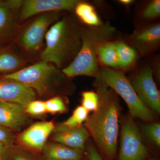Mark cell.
<instances>
[{"mask_svg": "<svg viewBox=\"0 0 160 160\" xmlns=\"http://www.w3.org/2000/svg\"><path fill=\"white\" fill-rule=\"evenodd\" d=\"M94 84L99 99L98 106L89 115L83 126L103 159L115 160L122 111L119 98L111 88L100 83Z\"/></svg>", "mask_w": 160, "mask_h": 160, "instance_id": "cell-1", "label": "cell"}, {"mask_svg": "<svg viewBox=\"0 0 160 160\" xmlns=\"http://www.w3.org/2000/svg\"><path fill=\"white\" fill-rule=\"evenodd\" d=\"M83 26L76 16L62 17L46 33L40 61L51 63L61 70L69 66L81 49Z\"/></svg>", "mask_w": 160, "mask_h": 160, "instance_id": "cell-2", "label": "cell"}, {"mask_svg": "<svg viewBox=\"0 0 160 160\" xmlns=\"http://www.w3.org/2000/svg\"><path fill=\"white\" fill-rule=\"evenodd\" d=\"M117 30L109 22L99 26L84 25L82 44L78 53L71 63L62 69L67 78L86 76L95 78L100 65L98 60L99 49L104 43L114 41Z\"/></svg>", "mask_w": 160, "mask_h": 160, "instance_id": "cell-3", "label": "cell"}, {"mask_svg": "<svg viewBox=\"0 0 160 160\" xmlns=\"http://www.w3.org/2000/svg\"><path fill=\"white\" fill-rule=\"evenodd\" d=\"M3 77L17 81L43 97L56 94H69L73 91L69 78L54 65L43 61Z\"/></svg>", "mask_w": 160, "mask_h": 160, "instance_id": "cell-4", "label": "cell"}, {"mask_svg": "<svg viewBox=\"0 0 160 160\" xmlns=\"http://www.w3.org/2000/svg\"><path fill=\"white\" fill-rule=\"evenodd\" d=\"M94 83L102 84L114 90L125 101L132 118L146 123L155 122V114L141 102L122 70L100 65Z\"/></svg>", "mask_w": 160, "mask_h": 160, "instance_id": "cell-5", "label": "cell"}, {"mask_svg": "<svg viewBox=\"0 0 160 160\" xmlns=\"http://www.w3.org/2000/svg\"><path fill=\"white\" fill-rule=\"evenodd\" d=\"M60 12L38 15L22 29L18 35L16 42L24 53L32 56L40 52L48 29L62 18Z\"/></svg>", "mask_w": 160, "mask_h": 160, "instance_id": "cell-6", "label": "cell"}, {"mask_svg": "<svg viewBox=\"0 0 160 160\" xmlns=\"http://www.w3.org/2000/svg\"><path fill=\"white\" fill-rule=\"evenodd\" d=\"M120 143L118 160H146L149 149L143 142L141 131L129 114L120 118Z\"/></svg>", "mask_w": 160, "mask_h": 160, "instance_id": "cell-7", "label": "cell"}, {"mask_svg": "<svg viewBox=\"0 0 160 160\" xmlns=\"http://www.w3.org/2000/svg\"><path fill=\"white\" fill-rule=\"evenodd\" d=\"M130 83L141 102L155 114L160 113V94L149 65L139 68Z\"/></svg>", "mask_w": 160, "mask_h": 160, "instance_id": "cell-8", "label": "cell"}, {"mask_svg": "<svg viewBox=\"0 0 160 160\" xmlns=\"http://www.w3.org/2000/svg\"><path fill=\"white\" fill-rule=\"evenodd\" d=\"M126 41L124 42L134 48L139 57H145L154 53L160 48L159 22L139 24Z\"/></svg>", "mask_w": 160, "mask_h": 160, "instance_id": "cell-9", "label": "cell"}, {"mask_svg": "<svg viewBox=\"0 0 160 160\" xmlns=\"http://www.w3.org/2000/svg\"><path fill=\"white\" fill-rule=\"evenodd\" d=\"M80 0H25L20 9L19 22H22L35 16L52 12H74Z\"/></svg>", "mask_w": 160, "mask_h": 160, "instance_id": "cell-10", "label": "cell"}, {"mask_svg": "<svg viewBox=\"0 0 160 160\" xmlns=\"http://www.w3.org/2000/svg\"><path fill=\"white\" fill-rule=\"evenodd\" d=\"M55 125L52 122H39L30 125L22 132L16 139L20 147L29 150L39 152L42 151L47 140L53 132Z\"/></svg>", "mask_w": 160, "mask_h": 160, "instance_id": "cell-11", "label": "cell"}, {"mask_svg": "<svg viewBox=\"0 0 160 160\" xmlns=\"http://www.w3.org/2000/svg\"><path fill=\"white\" fill-rule=\"evenodd\" d=\"M36 97V92L29 87L15 80L0 78V103H15L25 108Z\"/></svg>", "mask_w": 160, "mask_h": 160, "instance_id": "cell-12", "label": "cell"}, {"mask_svg": "<svg viewBox=\"0 0 160 160\" xmlns=\"http://www.w3.org/2000/svg\"><path fill=\"white\" fill-rule=\"evenodd\" d=\"M23 2L22 0L0 1V40L15 36Z\"/></svg>", "mask_w": 160, "mask_h": 160, "instance_id": "cell-13", "label": "cell"}, {"mask_svg": "<svg viewBox=\"0 0 160 160\" xmlns=\"http://www.w3.org/2000/svg\"><path fill=\"white\" fill-rule=\"evenodd\" d=\"M30 121L22 106L15 103H0V126L17 132Z\"/></svg>", "mask_w": 160, "mask_h": 160, "instance_id": "cell-14", "label": "cell"}, {"mask_svg": "<svg viewBox=\"0 0 160 160\" xmlns=\"http://www.w3.org/2000/svg\"><path fill=\"white\" fill-rule=\"evenodd\" d=\"M89 137V132L82 125L54 133L51 139L55 142L85 151Z\"/></svg>", "mask_w": 160, "mask_h": 160, "instance_id": "cell-15", "label": "cell"}, {"mask_svg": "<svg viewBox=\"0 0 160 160\" xmlns=\"http://www.w3.org/2000/svg\"><path fill=\"white\" fill-rule=\"evenodd\" d=\"M44 160H83L85 151L60 143H46L42 150Z\"/></svg>", "mask_w": 160, "mask_h": 160, "instance_id": "cell-16", "label": "cell"}, {"mask_svg": "<svg viewBox=\"0 0 160 160\" xmlns=\"http://www.w3.org/2000/svg\"><path fill=\"white\" fill-rule=\"evenodd\" d=\"M26 59L15 52L9 50L0 52V72L10 74L26 67Z\"/></svg>", "mask_w": 160, "mask_h": 160, "instance_id": "cell-17", "label": "cell"}, {"mask_svg": "<svg viewBox=\"0 0 160 160\" xmlns=\"http://www.w3.org/2000/svg\"><path fill=\"white\" fill-rule=\"evenodd\" d=\"M74 12L81 22L86 26H96L103 24L94 6L87 2L80 1Z\"/></svg>", "mask_w": 160, "mask_h": 160, "instance_id": "cell-18", "label": "cell"}, {"mask_svg": "<svg viewBox=\"0 0 160 160\" xmlns=\"http://www.w3.org/2000/svg\"><path fill=\"white\" fill-rule=\"evenodd\" d=\"M117 50L118 59L119 69L126 70L132 67L138 58L136 50L123 41H117Z\"/></svg>", "mask_w": 160, "mask_h": 160, "instance_id": "cell-19", "label": "cell"}, {"mask_svg": "<svg viewBox=\"0 0 160 160\" xmlns=\"http://www.w3.org/2000/svg\"><path fill=\"white\" fill-rule=\"evenodd\" d=\"M117 41H112L103 44L98 51V60L102 66L119 69L117 50Z\"/></svg>", "mask_w": 160, "mask_h": 160, "instance_id": "cell-20", "label": "cell"}, {"mask_svg": "<svg viewBox=\"0 0 160 160\" xmlns=\"http://www.w3.org/2000/svg\"><path fill=\"white\" fill-rule=\"evenodd\" d=\"M89 115V112L83 106H78L68 119L64 122L55 126L52 133L54 134L65 129L82 126L83 123L86 122Z\"/></svg>", "mask_w": 160, "mask_h": 160, "instance_id": "cell-21", "label": "cell"}, {"mask_svg": "<svg viewBox=\"0 0 160 160\" xmlns=\"http://www.w3.org/2000/svg\"><path fill=\"white\" fill-rule=\"evenodd\" d=\"M160 16V1L152 0L145 6L140 12V17L143 23L152 22Z\"/></svg>", "mask_w": 160, "mask_h": 160, "instance_id": "cell-22", "label": "cell"}, {"mask_svg": "<svg viewBox=\"0 0 160 160\" xmlns=\"http://www.w3.org/2000/svg\"><path fill=\"white\" fill-rule=\"evenodd\" d=\"M141 131L149 141L158 148L160 147V123L158 122L143 124Z\"/></svg>", "mask_w": 160, "mask_h": 160, "instance_id": "cell-23", "label": "cell"}, {"mask_svg": "<svg viewBox=\"0 0 160 160\" xmlns=\"http://www.w3.org/2000/svg\"><path fill=\"white\" fill-rule=\"evenodd\" d=\"M46 111L52 114L62 113L67 110L66 103L60 96H55L45 102Z\"/></svg>", "mask_w": 160, "mask_h": 160, "instance_id": "cell-24", "label": "cell"}, {"mask_svg": "<svg viewBox=\"0 0 160 160\" xmlns=\"http://www.w3.org/2000/svg\"><path fill=\"white\" fill-rule=\"evenodd\" d=\"M82 106L89 112L95 111L99 105V96L96 92L86 91L82 94Z\"/></svg>", "mask_w": 160, "mask_h": 160, "instance_id": "cell-25", "label": "cell"}, {"mask_svg": "<svg viewBox=\"0 0 160 160\" xmlns=\"http://www.w3.org/2000/svg\"><path fill=\"white\" fill-rule=\"evenodd\" d=\"M26 114L40 116L47 112L45 102L41 100H33L28 103L25 108Z\"/></svg>", "mask_w": 160, "mask_h": 160, "instance_id": "cell-26", "label": "cell"}, {"mask_svg": "<svg viewBox=\"0 0 160 160\" xmlns=\"http://www.w3.org/2000/svg\"><path fill=\"white\" fill-rule=\"evenodd\" d=\"M9 148L12 160H36L30 151L19 146L14 145Z\"/></svg>", "mask_w": 160, "mask_h": 160, "instance_id": "cell-27", "label": "cell"}, {"mask_svg": "<svg viewBox=\"0 0 160 160\" xmlns=\"http://www.w3.org/2000/svg\"><path fill=\"white\" fill-rule=\"evenodd\" d=\"M16 138L13 132L0 126V142L5 147L11 148L14 146Z\"/></svg>", "mask_w": 160, "mask_h": 160, "instance_id": "cell-28", "label": "cell"}, {"mask_svg": "<svg viewBox=\"0 0 160 160\" xmlns=\"http://www.w3.org/2000/svg\"><path fill=\"white\" fill-rule=\"evenodd\" d=\"M85 154L88 160H104L94 144L89 140L86 143Z\"/></svg>", "mask_w": 160, "mask_h": 160, "instance_id": "cell-29", "label": "cell"}, {"mask_svg": "<svg viewBox=\"0 0 160 160\" xmlns=\"http://www.w3.org/2000/svg\"><path fill=\"white\" fill-rule=\"evenodd\" d=\"M0 160H12L9 148L4 147L0 153Z\"/></svg>", "mask_w": 160, "mask_h": 160, "instance_id": "cell-30", "label": "cell"}, {"mask_svg": "<svg viewBox=\"0 0 160 160\" xmlns=\"http://www.w3.org/2000/svg\"><path fill=\"white\" fill-rule=\"evenodd\" d=\"M133 2L134 1L132 0H120L119 1V2L122 4V5L126 6H130Z\"/></svg>", "mask_w": 160, "mask_h": 160, "instance_id": "cell-31", "label": "cell"}, {"mask_svg": "<svg viewBox=\"0 0 160 160\" xmlns=\"http://www.w3.org/2000/svg\"><path fill=\"white\" fill-rule=\"evenodd\" d=\"M5 147V146H4V144L0 142V153H1V152L2 151L3 149H4V147Z\"/></svg>", "mask_w": 160, "mask_h": 160, "instance_id": "cell-32", "label": "cell"}, {"mask_svg": "<svg viewBox=\"0 0 160 160\" xmlns=\"http://www.w3.org/2000/svg\"><path fill=\"white\" fill-rule=\"evenodd\" d=\"M83 160H88V159H87V157H86V155H85V158H84Z\"/></svg>", "mask_w": 160, "mask_h": 160, "instance_id": "cell-33", "label": "cell"}, {"mask_svg": "<svg viewBox=\"0 0 160 160\" xmlns=\"http://www.w3.org/2000/svg\"><path fill=\"white\" fill-rule=\"evenodd\" d=\"M156 160V159H151V160Z\"/></svg>", "mask_w": 160, "mask_h": 160, "instance_id": "cell-34", "label": "cell"}]
</instances>
